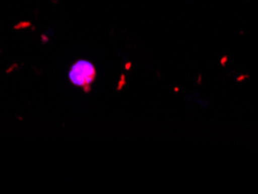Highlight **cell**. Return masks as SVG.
I'll list each match as a JSON object with an SVG mask.
<instances>
[{"label":"cell","instance_id":"3","mask_svg":"<svg viewBox=\"0 0 258 194\" xmlns=\"http://www.w3.org/2000/svg\"><path fill=\"white\" fill-rule=\"evenodd\" d=\"M227 62H228V56H227V55H223V56L221 57V59H220V64H221V67L225 68V67H226V64H227Z\"/></svg>","mask_w":258,"mask_h":194},{"label":"cell","instance_id":"2","mask_svg":"<svg viewBox=\"0 0 258 194\" xmlns=\"http://www.w3.org/2000/svg\"><path fill=\"white\" fill-rule=\"evenodd\" d=\"M124 84H126V77H124V75H121V81H119V84H117L116 90L117 91L122 90V87H123Z\"/></svg>","mask_w":258,"mask_h":194},{"label":"cell","instance_id":"6","mask_svg":"<svg viewBox=\"0 0 258 194\" xmlns=\"http://www.w3.org/2000/svg\"><path fill=\"white\" fill-rule=\"evenodd\" d=\"M131 67H132V63H127V64H126V69H127V70L131 69Z\"/></svg>","mask_w":258,"mask_h":194},{"label":"cell","instance_id":"5","mask_svg":"<svg viewBox=\"0 0 258 194\" xmlns=\"http://www.w3.org/2000/svg\"><path fill=\"white\" fill-rule=\"evenodd\" d=\"M201 81H203V75L199 74L198 79H197V84H198V85H201Z\"/></svg>","mask_w":258,"mask_h":194},{"label":"cell","instance_id":"1","mask_svg":"<svg viewBox=\"0 0 258 194\" xmlns=\"http://www.w3.org/2000/svg\"><path fill=\"white\" fill-rule=\"evenodd\" d=\"M68 77L71 84L82 87L86 93H89L97 77L96 67L90 60L79 59L71 66Z\"/></svg>","mask_w":258,"mask_h":194},{"label":"cell","instance_id":"4","mask_svg":"<svg viewBox=\"0 0 258 194\" xmlns=\"http://www.w3.org/2000/svg\"><path fill=\"white\" fill-rule=\"evenodd\" d=\"M245 78H249V76H248V75H245V76H240V77H237L236 81H237L238 83H241V82H243V79H245Z\"/></svg>","mask_w":258,"mask_h":194}]
</instances>
